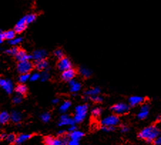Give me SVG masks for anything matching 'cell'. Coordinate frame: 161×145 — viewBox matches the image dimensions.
Instances as JSON below:
<instances>
[{"label": "cell", "instance_id": "6da1fadb", "mask_svg": "<svg viewBox=\"0 0 161 145\" xmlns=\"http://www.w3.org/2000/svg\"><path fill=\"white\" fill-rule=\"evenodd\" d=\"M160 136V129L155 125H151L144 128L138 134L139 138L144 139L148 143H152L157 137Z\"/></svg>", "mask_w": 161, "mask_h": 145}, {"label": "cell", "instance_id": "7a4b0ae2", "mask_svg": "<svg viewBox=\"0 0 161 145\" xmlns=\"http://www.w3.org/2000/svg\"><path fill=\"white\" fill-rule=\"evenodd\" d=\"M89 110V106L86 104L76 106L75 108V114L74 116V121L75 123H80L85 120Z\"/></svg>", "mask_w": 161, "mask_h": 145}, {"label": "cell", "instance_id": "3957f363", "mask_svg": "<svg viewBox=\"0 0 161 145\" xmlns=\"http://www.w3.org/2000/svg\"><path fill=\"white\" fill-rule=\"evenodd\" d=\"M120 123V119L117 115L111 114L101 120V124L102 126L108 127H116Z\"/></svg>", "mask_w": 161, "mask_h": 145}, {"label": "cell", "instance_id": "277c9868", "mask_svg": "<svg viewBox=\"0 0 161 145\" xmlns=\"http://www.w3.org/2000/svg\"><path fill=\"white\" fill-rule=\"evenodd\" d=\"M130 106L128 104L121 102V103H117L112 106L110 109L115 114L121 115L128 112L129 110H130Z\"/></svg>", "mask_w": 161, "mask_h": 145}, {"label": "cell", "instance_id": "5b68a950", "mask_svg": "<svg viewBox=\"0 0 161 145\" xmlns=\"http://www.w3.org/2000/svg\"><path fill=\"white\" fill-rule=\"evenodd\" d=\"M33 69V64L29 60L19 62L17 64V71L20 74L29 73Z\"/></svg>", "mask_w": 161, "mask_h": 145}, {"label": "cell", "instance_id": "8992f818", "mask_svg": "<svg viewBox=\"0 0 161 145\" xmlns=\"http://www.w3.org/2000/svg\"><path fill=\"white\" fill-rule=\"evenodd\" d=\"M0 87L6 92L7 94H11L14 90V84L9 79L0 78Z\"/></svg>", "mask_w": 161, "mask_h": 145}, {"label": "cell", "instance_id": "52a82bcc", "mask_svg": "<svg viewBox=\"0 0 161 145\" xmlns=\"http://www.w3.org/2000/svg\"><path fill=\"white\" fill-rule=\"evenodd\" d=\"M57 66L60 71L63 72V71H65V70L72 68V62L70 61V59H69V58H67V57H63V58L59 59Z\"/></svg>", "mask_w": 161, "mask_h": 145}, {"label": "cell", "instance_id": "ba28073f", "mask_svg": "<svg viewBox=\"0 0 161 145\" xmlns=\"http://www.w3.org/2000/svg\"><path fill=\"white\" fill-rule=\"evenodd\" d=\"M73 124H75L74 119L71 117L69 115L66 114H63V115H61V117L59 119V123H58V125H59V127H63V126H70L73 125Z\"/></svg>", "mask_w": 161, "mask_h": 145}, {"label": "cell", "instance_id": "9c48e42d", "mask_svg": "<svg viewBox=\"0 0 161 145\" xmlns=\"http://www.w3.org/2000/svg\"><path fill=\"white\" fill-rule=\"evenodd\" d=\"M76 72L75 71V70L72 68L69 69V70H65V71L62 72V74H61V78H62L63 80L66 81H69L72 79H74V78L76 76Z\"/></svg>", "mask_w": 161, "mask_h": 145}, {"label": "cell", "instance_id": "30bf717a", "mask_svg": "<svg viewBox=\"0 0 161 145\" xmlns=\"http://www.w3.org/2000/svg\"><path fill=\"white\" fill-rule=\"evenodd\" d=\"M47 56V52L44 49H37L35 50L31 55V59H34L35 61H39L42 59H45Z\"/></svg>", "mask_w": 161, "mask_h": 145}, {"label": "cell", "instance_id": "8fae6325", "mask_svg": "<svg viewBox=\"0 0 161 145\" xmlns=\"http://www.w3.org/2000/svg\"><path fill=\"white\" fill-rule=\"evenodd\" d=\"M145 102V98L141 96H132L128 99V104L131 107H136V106L143 104Z\"/></svg>", "mask_w": 161, "mask_h": 145}, {"label": "cell", "instance_id": "7c38bea8", "mask_svg": "<svg viewBox=\"0 0 161 145\" xmlns=\"http://www.w3.org/2000/svg\"><path fill=\"white\" fill-rule=\"evenodd\" d=\"M149 109L150 107L148 104H144V105H142L140 109L139 112H138L137 115L138 118L139 119V120H145V119L148 116Z\"/></svg>", "mask_w": 161, "mask_h": 145}, {"label": "cell", "instance_id": "4fadbf2b", "mask_svg": "<svg viewBox=\"0 0 161 145\" xmlns=\"http://www.w3.org/2000/svg\"><path fill=\"white\" fill-rule=\"evenodd\" d=\"M27 25V22H26L25 16H24V17L20 19L17 22V23L16 24V25H15V27H14L15 32L16 33L22 32V31L26 29Z\"/></svg>", "mask_w": 161, "mask_h": 145}, {"label": "cell", "instance_id": "5bb4252c", "mask_svg": "<svg viewBox=\"0 0 161 145\" xmlns=\"http://www.w3.org/2000/svg\"><path fill=\"white\" fill-rule=\"evenodd\" d=\"M15 57H16V59L19 61V62H24V61H27L31 59V55H27V53L25 51L20 49L18 50L17 53L16 54Z\"/></svg>", "mask_w": 161, "mask_h": 145}, {"label": "cell", "instance_id": "9a60e30c", "mask_svg": "<svg viewBox=\"0 0 161 145\" xmlns=\"http://www.w3.org/2000/svg\"><path fill=\"white\" fill-rule=\"evenodd\" d=\"M101 93V89L99 87H93V88H91L87 91H86L84 92V99L86 100L89 99V98L91 96H95V95H98Z\"/></svg>", "mask_w": 161, "mask_h": 145}, {"label": "cell", "instance_id": "2e32d148", "mask_svg": "<svg viewBox=\"0 0 161 145\" xmlns=\"http://www.w3.org/2000/svg\"><path fill=\"white\" fill-rule=\"evenodd\" d=\"M80 89H81V84L78 81L75 80V79L69 81V90L71 92L76 93L80 91Z\"/></svg>", "mask_w": 161, "mask_h": 145}, {"label": "cell", "instance_id": "e0dca14e", "mask_svg": "<svg viewBox=\"0 0 161 145\" xmlns=\"http://www.w3.org/2000/svg\"><path fill=\"white\" fill-rule=\"evenodd\" d=\"M31 137V135H28V134H21L18 137H16L15 139L14 144L16 145H22L28 139H29Z\"/></svg>", "mask_w": 161, "mask_h": 145}, {"label": "cell", "instance_id": "ac0fdd59", "mask_svg": "<svg viewBox=\"0 0 161 145\" xmlns=\"http://www.w3.org/2000/svg\"><path fill=\"white\" fill-rule=\"evenodd\" d=\"M83 135L84 134L83 132L76 129L69 133V138L71 139H75V140L79 141L83 137Z\"/></svg>", "mask_w": 161, "mask_h": 145}, {"label": "cell", "instance_id": "d6986e66", "mask_svg": "<svg viewBox=\"0 0 161 145\" xmlns=\"http://www.w3.org/2000/svg\"><path fill=\"white\" fill-rule=\"evenodd\" d=\"M35 67L38 70H46L48 68V62L45 59H42V60L37 61Z\"/></svg>", "mask_w": 161, "mask_h": 145}, {"label": "cell", "instance_id": "ffe728a7", "mask_svg": "<svg viewBox=\"0 0 161 145\" xmlns=\"http://www.w3.org/2000/svg\"><path fill=\"white\" fill-rule=\"evenodd\" d=\"M78 72H79L80 74L82 76V77H83L85 78H88V77H91V74H92V72L91 71L90 69L84 66H82V67H79V69H78Z\"/></svg>", "mask_w": 161, "mask_h": 145}, {"label": "cell", "instance_id": "44dd1931", "mask_svg": "<svg viewBox=\"0 0 161 145\" xmlns=\"http://www.w3.org/2000/svg\"><path fill=\"white\" fill-rule=\"evenodd\" d=\"M22 114L17 111H12V114H10V119L14 123H19L22 120Z\"/></svg>", "mask_w": 161, "mask_h": 145}, {"label": "cell", "instance_id": "7402d4cb", "mask_svg": "<svg viewBox=\"0 0 161 145\" xmlns=\"http://www.w3.org/2000/svg\"><path fill=\"white\" fill-rule=\"evenodd\" d=\"M10 120V114L7 111H1L0 113V124H4L7 123Z\"/></svg>", "mask_w": 161, "mask_h": 145}, {"label": "cell", "instance_id": "603a6c76", "mask_svg": "<svg viewBox=\"0 0 161 145\" xmlns=\"http://www.w3.org/2000/svg\"><path fill=\"white\" fill-rule=\"evenodd\" d=\"M71 106H72V102L70 101H64L59 107L60 112H61L62 114L66 113L70 109Z\"/></svg>", "mask_w": 161, "mask_h": 145}, {"label": "cell", "instance_id": "cb8c5ba5", "mask_svg": "<svg viewBox=\"0 0 161 145\" xmlns=\"http://www.w3.org/2000/svg\"><path fill=\"white\" fill-rule=\"evenodd\" d=\"M27 88L24 84H19L17 87L15 88V91L17 93V94H20V95H23L27 92Z\"/></svg>", "mask_w": 161, "mask_h": 145}, {"label": "cell", "instance_id": "d4e9b609", "mask_svg": "<svg viewBox=\"0 0 161 145\" xmlns=\"http://www.w3.org/2000/svg\"><path fill=\"white\" fill-rule=\"evenodd\" d=\"M16 37V32L14 30H8L4 31V39L7 40H11Z\"/></svg>", "mask_w": 161, "mask_h": 145}, {"label": "cell", "instance_id": "484cf974", "mask_svg": "<svg viewBox=\"0 0 161 145\" xmlns=\"http://www.w3.org/2000/svg\"><path fill=\"white\" fill-rule=\"evenodd\" d=\"M24 16H25V19H26V22H27V25L32 23V22H34L37 19V15L35 14H33V13H31V14H27V15H26Z\"/></svg>", "mask_w": 161, "mask_h": 145}, {"label": "cell", "instance_id": "4316f807", "mask_svg": "<svg viewBox=\"0 0 161 145\" xmlns=\"http://www.w3.org/2000/svg\"><path fill=\"white\" fill-rule=\"evenodd\" d=\"M22 42V38L20 37H15L14 38H13L12 40H9V43L11 44V45L12 46H16L17 45V44H19V43H21V42Z\"/></svg>", "mask_w": 161, "mask_h": 145}, {"label": "cell", "instance_id": "83f0119b", "mask_svg": "<svg viewBox=\"0 0 161 145\" xmlns=\"http://www.w3.org/2000/svg\"><path fill=\"white\" fill-rule=\"evenodd\" d=\"M30 79V74L29 73L27 74H22L19 77V80L22 84L25 83L26 81H27Z\"/></svg>", "mask_w": 161, "mask_h": 145}, {"label": "cell", "instance_id": "f1b7e54d", "mask_svg": "<svg viewBox=\"0 0 161 145\" xmlns=\"http://www.w3.org/2000/svg\"><path fill=\"white\" fill-rule=\"evenodd\" d=\"M102 113V109L101 107H95V108L93 109L92 110V114L94 117H98L99 116L101 115Z\"/></svg>", "mask_w": 161, "mask_h": 145}, {"label": "cell", "instance_id": "f546056e", "mask_svg": "<svg viewBox=\"0 0 161 145\" xmlns=\"http://www.w3.org/2000/svg\"><path fill=\"white\" fill-rule=\"evenodd\" d=\"M89 99H91V101H93V102H95V103H100V102H101L103 100H104V98H103L101 96H100V94H98V95L91 96V97L89 98Z\"/></svg>", "mask_w": 161, "mask_h": 145}, {"label": "cell", "instance_id": "4dcf8cb0", "mask_svg": "<svg viewBox=\"0 0 161 145\" xmlns=\"http://www.w3.org/2000/svg\"><path fill=\"white\" fill-rule=\"evenodd\" d=\"M54 55L58 59H61L64 57V54H63V52L61 49H56L55 51L54 52Z\"/></svg>", "mask_w": 161, "mask_h": 145}, {"label": "cell", "instance_id": "1f68e13d", "mask_svg": "<svg viewBox=\"0 0 161 145\" xmlns=\"http://www.w3.org/2000/svg\"><path fill=\"white\" fill-rule=\"evenodd\" d=\"M41 119H42V120L44 122H48L51 120V115L48 112L43 113V114L41 115Z\"/></svg>", "mask_w": 161, "mask_h": 145}, {"label": "cell", "instance_id": "d6a6232c", "mask_svg": "<svg viewBox=\"0 0 161 145\" xmlns=\"http://www.w3.org/2000/svg\"><path fill=\"white\" fill-rule=\"evenodd\" d=\"M18 48L17 47H12V48H9V49L5 50V53L9 54V55H16V54L18 52Z\"/></svg>", "mask_w": 161, "mask_h": 145}, {"label": "cell", "instance_id": "836d02e7", "mask_svg": "<svg viewBox=\"0 0 161 145\" xmlns=\"http://www.w3.org/2000/svg\"><path fill=\"white\" fill-rule=\"evenodd\" d=\"M49 79V74L47 72H44L40 74V79L42 81H46Z\"/></svg>", "mask_w": 161, "mask_h": 145}, {"label": "cell", "instance_id": "e575fe53", "mask_svg": "<svg viewBox=\"0 0 161 145\" xmlns=\"http://www.w3.org/2000/svg\"><path fill=\"white\" fill-rule=\"evenodd\" d=\"M52 145H65V144L63 142L62 137H60L59 138H54Z\"/></svg>", "mask_w": 161, "mask_h": 145}, {"label": "cell", "instance_id": "d590c367", "mask_svg": "<svg viewBox=\"0 0 161 145\" xmlns=\"http://www.w3.org/2000/svg\"><path fill=\"white\" fill-rule=\"evenodd\" d=\"M54 138L53 137L48 136L44 138V144L45 145H52L54 142Z\"/></svg>", "mask_w": 161, "mask_h": 145}, {"label": "cell", "instance_id": "8d00e7d4", "mask_svg": "<svg viewBox=\"0 0 161 145\" xmlns=\"http://www.w3.org/2000/svg\"><path fill=\"white\" fill-rule=\"evenodd\" d=\"M101 129L105 132H111L115 131L116 127H108V126H102Z\"/></svg>", "mask_w": 161, "mask_h": 145}, {"label": "cell", "instance_id": "74e56055", "mask_svg": "<svg viewBox=\"0 0 161 145\" xmlns=\"http://www.w3.org/2000/svg\"><path fill=\"white\" fill-rule=\"evenodd\" d=\"M40 79V74L39 73H33L32 74H30V80L31 81H37L38 79Z\"/></svg>", "mask_w": 161, "mask_h": 145}, {"label": "cell", "instance_id": "f35d334b", "mask_svg": "<svg viewBox=\"0 0 161 145\" xmlns=\"http://www.w3.org/2000/svg\"><path fill=\"white\" fill-rule=\"evenodd\" d=\"M15 139H16V136H15L14 134H9V135H7V137H6L7 141L10 143L14 142Z\"/></svg>", "mask_w": 161, "mask_h": 145}, {"label": "cell", "instance_id": "ab89813d", "mask_svg": "<svg viewBox=\"0 0 161 145\" xmlns=\"http://www.w3.org/2000/svg\"><path fill=\"white\" fill-rule=\"evenodd\" d=\"M22 101V96L20 94H17L13 98V102L14 104H19Z\"/></svg>", "mask_w": 161, "mask_h": 145}, {"label": "cell", "instance_id": "60d3db41", "mask_svg": "<svg viewBox=\"0 0 161 145\" xmlns=\"http://www.w3.org/2000/svg\"><path fill=\"white\" fill-rule=\"evenodd\" d=\"M66 145H80L79 141L75 139H70Z\"/></svg>", "mask_w": 161, "mask_h": 145}, {"label": "cell", "instance_id": "b9f144b4", "mask_svg": "<svg viewBox=\"0 0 161 145\" xmlns=\"http://www.w3.org/2000/svg\"><path fill=\"white\" fill-rule=\"evenodd\" d=\"M129 131V127L127 125H125V124H123L121 127V132L122 133H126Z\"/></svg>", "mask_w": 161, "mask_h": 145}, {"label": "cell", "instance_id": "7bdbcfd3", "mask_svg": "<svg viewBox=\"0 0 161 145\" xmlns=\"http://www.w3.org/2000/svg\"><path fill=\"white\" fill-rule=\"evenodd\" d=\"M76 127L75 126V124H73V125L69 126L68 131L69 132H72L74 131V130H76Z\"/></svg>", "mask_w": 161, "mask_h": 145}, {"label": "cell", "instance_id": "ee69618b", "mask_svg": "<svg viewBox=\"0 0 161 145\" xmlns=\"http://www.w3.org/2000/svg\"><path fill=\"white\" fill-rule=\"evenodd\" d=\"M4 39V31L0 30V40H3Z\"/></svg>", "mask_w": 161, "mask_h": 145}, {"label": "cell", "instance_id": "f6af8a7d", "mask_svg": "<svg viewBox=\"0 0 161 145\" xmlns=\"http://www.w3.org/2000/svg\"><path fill=\"white\" fill-rule=\"evenodd\" d=\"M51 102H52V104H54V105H57V104H58L59 102V99H57V98H55V99H54Z\"/></svg>", "mask_w": 161, "mask_h": 145}, {"label": "cell", "instance_id": "bcb514c9", "mask_svg": "<svg viewBox=\"0 0 161 145\" xmlns=\"http://www.w3.org/2000/svg\"><path fill=\"white\" fill-rule=\"evenodd\" d=\"M59 135H60V136H62V135H65V130H60V131L59 132Z\"/></svg>", "mask_w": 161, "mask_h": 145}, {"label": "cell", "instance_id": "7dc6e473", "mask_svg": "<svg viewBox=\"0 0 161 145\" xmlns=\"http://www.w3.org/2000/svg\"><path fill=\"white\" fill-rule=\"evenodd\" d=\"M7 135L5 134H1L0 135V139H6Z\"/></svg>", "mask_w": 161, "mask_h": 145}, {"label": "cell", "instance_id": "c3c4849f", "mask_svg": "<svg viewBox=\"0 0 161 145\" xmlns=\"http://www.w3.org/2000/svg\"><path fill=\"white\" fill-rule=\"evenodd\" d=\"M1 43H2V40H0V44H1Z\"/></svg>", "mask_w": 161, "mask_h": 145}, {"label": "cell", "instance_id": "681fc988", "mask_svg": "<svg viewBox=\"0 0 161 145\" xmlns=\"http://www.w3.org/2000/svg\"><path fill=\"white\" fill-rule=\"evenodd\" d=\"M160 145H161V144H160Z\"/></svg>", "mask_w": 161, "mask_h": 145}]
</instances>
